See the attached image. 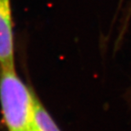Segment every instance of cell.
<instances>
[{"mask_svg": "<svg viewBox=\"0 0 131 131\" xmlns=\"http://www.w3.org/2000/svg\"><path fill=\"white\" fill-rule=\"evenodd\" d=\"M35 96L15 67H0V106L8 131L32 130Z\"/></svg>", "mask_w": 131, "mask_h": 131, "instance_id": "cell-1", "label": "cell"}, {"mask_svg": "<svg viewBox=\"0 0 131 131\" xmlns=\"http://www.w3.org/2000/svg\"><path fill=\"white\" fill-rule=\"evenodd\" d=\"M0 67H15L10 0H0Z\"/></svg>", "mask_w": 131, "mask_h": 131, "instance_id": "cell-2", "label": "cell"}, {"mask_svg": "<svg viewBox=\"0 0 131 131\" xmlns=\"http://www.w3.org/2000/svg\"><path fill=\"white\" fill-rule=\"evenodd\" d=\"M32 131H61L37 95L34 102Z\"/></svg>", "mask_w": 131, "mask_h": 131, "instance_id": "cell-3", "label": "cell"}, {"mask_svg": "<svg viewBox=\"0 0 131 131\" xmlns=\"http://www.w3.org/2000/svg\"><path fill=\"white\" fill-rule=\"evenodd\" d=\"M31 131H32V130H31Z\"/></svg>", "mask_w": 131, "mask_h": 131, "instance_id": "cell-4", "label": "cell"}]
</instances>
